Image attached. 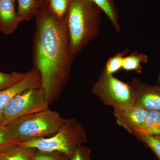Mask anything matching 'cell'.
I'll return each mask as SVG.
<instances>
[{"label":"cell","mask_w":160,"mask_h":160,"mask_svg":"<svg viewBox=\"0 0 160 160\" xmlns=\"http://www.w3.org/2000/svg\"><path fill=\"white\" fill-rule=\"evenodd\" d=\"M32 58L49 104L66 86L75 56L72 50L67 15L59 18L48 6L36 16Z\"/></svg>","instance_id":"6da1fadb"},{"label":"cell","mask_w":160,"mask_h":160,"mask_svg":"<svg viewBox=\"0 0 160 160\" xmlns=\"http://www.w3.org/2000/svg\"><path fill=\"white\" fill-rule=\"evenodd\" d=\"M102 12L92 0H69L67 22L74 55L99 34Z\"/></svg>","instance_id":"7a4b0ae2"},{"label":"cell","mask_w":160,"mask_h":160,"mask_svg":"<svg viewBox=\"0 0 160 160\" xmlns=\"http://www.w3.org/2000/svg\"><path fill=\"white\" fill-rule=\"evenodd\" d=\"M66 120L58 112L49 109L20 118L6 126L10 137L20 144L53 135Z\"/></svg>","instance_id":"3957f363"},{"label":"cell","mask_w":160,"mask_h":160,"mask_svg":"<svg viewBox=\"0 0 160 160\" xmlns=\"http://www.w3.org/2000/svg\"><path fill=\"white\" fill-rule=\"evenodd\" d=\"M87 141V134L82 125L75 119H66L53 135L19 145L40 151L59 153L69 158L76 149Z\"/></svg>","instance_id":"277c9868"},{"label":"cell","mask_w":160,"mask_h":160,"mask_svg":"<svg viewBox=\"0 0 160 160\" xmlns=\"http://www.w3.org/2000/svg\"><path fill=\"white\" fill-rule=\"evenodd\" d=\"M92 92L104 104L123 111L134 106V90L130 82H125L113 75L102 72Z\"/></svg>","instance_id":"5b68a950"},{"label":"cell","mask_w":160,"mask_h":160,"mask_svg":"<svg viewBox=\"0 0 160 160\" xmlns=\"http://www.w3.org/2000/svg\"><path fill=\"white\" fill-rule=\"evenodd\" d=\"M49 103L42 87L28 89L10 101L2 113V124L6 125L29 115L49 109Z\"/></svg>","instance_id":"8992f818"},{"label":"cell","mask_w":160,"mask_h":160,"mask_svg":"<svg viewBox=\"0 0 160 160\" xmlns=\"http://www.w3.org/2000/svg\"><path fill=\"white\" fill-rule=\"evenodd\" d=\"M134 92V106L150 111L160 112V87L143 82L139 78L130 82Z\"/></svg>","instance_id":"52a82bcc"},{"label":"cell","mask_w":160,"mask_h":160,"mask_svg":"<svg viewBox=\"0 0 160 160\" xmlns=\"http://www.w3.org/2000/svg\"><path fill=\"white\" fill-rule=\"evenodd\" d=\"M41 75L33 67L22 79L9 88L0 91V124L2 123V113L10 101L17 95L28 89L42 87Z\"/></svg>","instance_id":"ba28073f"},{"label":"cell","mask_w":160,"mask_h":160,"mask_svg":"<svg viewBox=\"0 0 160 160\" xmlns=\"http://www.w3.org/2000/svg\"><path fill=\"white\" fill-rule=\"evenodd\" d=\"M149 112L146 109L134 106L123 111L114 109L113 114L119 126L129 133L134 134L136 129L145 122Z\"/></svg>","instance_id":"9c48e42d"},{"label":"cell","mask_w":160,"mask_h":160,"mask_svg":"<svg viewBox=\"0 0 160 160\" xmlns=\"http://www.w3.org/2000/svg\"><path fill=\"white\" fill-rule=\"evenodd\" d=\"M16 0H0V31L9 35L14 32L22 21L15 9Z\"/></svg>","instance_id":"30bf717a"},{"label":"cell","mask_w":160,"mask_h":160,"mask_svg":"<svg viewBox=\"0 0 160 160\" xmlns=\"http://www.w3.org/2000/svg\"><path fill=\"white\" fill-rule=\"evenodd\" d=\"M18 16L22 22L29 21L48 4L47 0H16Z\"/></svg>","instance_id":"8fae6325"},{"label":"cell","mask_w":160,"mask_h":160,"mask_svg":"<svg viewBox=\"0 0 160 160\" xmlns=\"http://www.w3.org/2000/svg\"><path fill=\"white\" fill-rule=\"evenodd\" d=\"M134 135H160V112H149L146 121L136 129Z\"/></svg>","instance_id":"7c38bea8"},{"label":"cell","mask_w":160,"mask_h":160,"mask_svg":"<svg viewBox=\"0 0 160 160\" xmlns=\"http://www.w3.org/2000/svg\"><path fill=\"white\" fill-rule=\"evenodd\" d=\"M110 20L116 31L121 32L119 16L115 0H92Z\"/></svg>","instance_id":"4fadbf2b"},{"label":"cell","mask_w":160,"mask_h":160,"mask_svg":"<svg viewBox=\"0 0 160 160\" xmlns=\"http://www.w3.org/2000/svg\"><path fill=\"white\" fill-rule=\"evenodd\" d=\"M36 149L18 145L0 153V160H31Z\"/></svg>","instance_id":"5bb4252c"},{"label":"cell","mask_w":160,"mask_h":160,"mask_svg":"<svg viewBox=\"0 0 160 160\" xmlns=\"http://www.w3.org/2000/svg\"><path fill=\"white\" fill-rule=\"evenodd\" d=\"M148 56L143 53L133 52L123 58L122 69L126 72L134 71L140 73L142 71V63H147Z\"/></svg>","instance_id":"9a60e30c"},{"label":"cell","mask_w":160,"mask_h":160,"mask_svg":"<svg viewBox=\"0 0 160 160\" xmlns=\"http://www.w3.org/2000/svg\"><path fill=\"white\" fill-rule=\"evenodd\" d=\"M129 49H124L118 52L107 60L104 70L107 73L113 75L122 68L123 58L129 52Z\"/></svg>","instance_id":"2e32d148"},{"label":"cell","mask_w":160,"mask_h":160,"mask_svg":"<svg viewBox=\"0 0 160 160\" xmlns=\"http://www.w3.org/2000/svg\"><path fill=\"white\" fill-rule=\"evenodd\" d=\"M27 73L12 72L7 73L0 72V91L7 89L19 82L26 76Z\"/></svg>","instance_id":"e0dca14e"},{"label":"cell","mask_w":160,"mask_h":160,"mask_svg":"<svg viewBox=\"0 0 160 160\" xmlns=\"http://www.w3.org/2000/svg\"><path fill=\"white\" fill-rule=\"evenodd\" d=\"M9 135L6 125L0 124V153L18 145Z\"/></svg>","instance_id":"ac0fdd59"},{"label":"cell","mask_w":160,"mask_h":160,"mask_svg":"<svg viewBox=\"0 0 160 160\" xmlns=\"http://www.w3.org/2000/svg\"><path fill=\"white\" fill-rule=\"evenodd\" d=\"M137 136L153 151L160 160V135H138Z\"/></svg>","instance_id":"d6986e66"},{"label":"cell","mask_w":160,"mask_h":160,"mask_svg":"<svg viewBox=\"0 0 160 160\" xmlns=\"http://www.w3.org/2000/svg\"><path fill=\"white\" fill-rule=\"evenodd\" d=\"M48 6L58 17L65 16L69 8V0H47Z\"/></svg>","instance_id":"ffe728a7"},{"label":"cell","mask_w":160,"mask_h":160,"mask_svg":"<svg viewBox=\"0 0 160 160\" xmlns=\"http://www.w3.org/2000/svg\"><path fill=\"white\" fill-rule=\"evenodd\" d=\"M67 158H68L59 153L40 151L36 149L31 160H65Z\"/></svg>","instance_id":"44dd1931"},{"label":"cell","mask_w":160,"mask_h":160,"mask_svg":"<svg viewBox=\"0 0 160 160\" xmlns=\"http://www.w3.org/2000/svg\"><path fill=\"white\" fill-rule=\"evenodd\" d=\"M91 150L82 145L79 146L69 158V160H92Z\"/></svg>","instance_id":"7402d4cb"},{"label":"cell","mask_w":160,"mask_h":160,"mask_svg":"<svg viewBox=\"0 0 160 160\" xmlns=\"http://www.w3.org/2000/svg\"><path fill=\"white\" fill-rule=\"evenodd\" d=\"M65 160H69V158L66 159Z\"/></svg>","instance_id":"603a6c76"},{"label":"cell","mask_w":160,"mask_h":160,"mask_svg":"<svg viewBox=\"0 0 160 160\" xmlns=\"http://www.w3.org/2000/svg\"></svg>","instance_id":"cb8c5ba5"}]
</instances>
